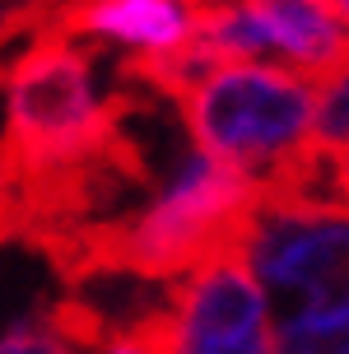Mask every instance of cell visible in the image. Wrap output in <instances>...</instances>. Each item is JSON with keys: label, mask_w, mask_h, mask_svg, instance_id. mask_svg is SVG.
<instances>
[{"label": "cell", "mask_w": 349, "mask_h": 354, "mask_svg": "<svg viewBox=\"0 0 349 354\" xmlns=\"http://www.w3.org/2000/svg\"><path fill=\"white\" fill-rule=\"evenodd\" d=\"M261 219V177L196 149L182 159L168 187L107 224L70 238L47 261L70 289L93 280H173L224 252L252 248Z\"/></svg>", "instance_id": "cell-1"}, {"label": "cell", "mask_w": 349, "mask_h": 354, "mask_svg": "<svg viewBox=\"0 0 349 354\" xmlns=\"http://www.w3.org/2000/svg\"><path fill=\"white\" fill-rule=\"evenodd\" d=\"M93 47L66 33H37L5 71V192L88 173L98 163L140 154L131 98L98 93Z\"/></svg>", "instance_id": "cell-2"}, {"label": "cell", "mask_w": 349, "mask_h": 354, "mask_svg": "<svg viewBox=\"0 0 349 354\" xmlns=\"http://www.w3.org/2000/svg\"><path fill=\"white\" fill-rule=\"evenodd\" d=\"M317 107L321 93L294 71L243 61L209 75L182 103V117L196 149L265 177L312 145Z\"/></svg>", "instance_id": "cell-3"}, {"label": "cell", "mask_w": 349, "mask_h": 354, "mask_svg": "<svg viewBox=\"0 0 349 354\" xmlns=\"http://www.w3.org/2000/svg\"><path fill=\"white\" fill-rule=\"evenodd\" d=\"M247 252L279 336L349 322V205L261 201Z\"/></svg>", "instance_id": "cell-4"}, {"label": "cell", "mask_w": 349, "mask_h": 354, "mask_svg": "<svg viewBox=\"0 0 349 354\" xmlns=\"http://www.w3.org/2000/svg\"><path fill=\"white\" fill-rule=\"evenodd\" d=\"M131 331L144 354H279L247 248L168 284V294L149 303Z\"/></svg>", "instance_id": "cell-5"}, {"label": "cell", "mask_w": 349, "mask_h": 354, "mask_svg": "<svg viewBox=\"0 0 349 354\" xmlns=\"http://www.w3.org/2000/svg\"><path fill=\"white\" fill-rule=\"evenodd\" d=\"M275 37L284 66L308 84H335L349 71V24L326 0H243Z\"/></svg>", "instance_id": "cell-6"}, {"label": "cell", "mask_w": 349, "mask_h": 354, "mask_svg": "<svg viewBox=\"0 0 349 354\" xmlns=\"http://www.w3.org/2000/svg\"><path fill=\"white\" fill-rule=\"evenodd\" d=\"M321 149H340L349 145V71L335 84L321 88V107H317V136Z\"/></svg>", "instance_id": "cell-7"}, {"label": "cell", "mask_w": 349, "mask_h": 354, "mask_svg": "<svg viewBox=\"0 0 349 354\" xmlns=\"http://www.w3.org/2000/svg\"><path fill=\"white\" fill-rule=\"evenodd\" d=\"M0 354H70V340L56 336L52 326H47V317H42V308H37V313H28V317H19L10 326Z\"/></svg>", "instance_id": "cell-8"}, {"label": "cell", "mask_w": 349, "mask_h": 354, "mask_svg": "<svg viewBox=\"0 0 349 354\" xmlns=\"http://www.w3.org/2000/svg\"><path fill=\"white\" fill-rule=\"evenodd\" d=\"M279 354H349V322L317 326V331H289V336H279Z\"/></svg>", "instance_id": "cell-9"}, {"label": "cell", "mask_w": 349, "mask_h": 354, "mask_svg": "<svg viewBox=\"0 0 349 354\" xmlns=\"http://www.w3.org/2000/svg\"><path fill=\"white\" fill-rule=\"evenodd\" d=\"M326 163H331V187H335V196L349 205V145L326 149Z\"/></svg>", "instance_id": "cell-10"}, {"label": "cell", "mask_w": 349, "mask_h": 354, "mask_svg": "<svg viewBox=\"0 0 349 354\" xmlns=\"http://www.w3.org/2000/svg\"><path fill=\"white\" fill-rule=\"evenodd\" d=\"M326 5H331L335 15H340V19H345V24H349V0H326Z\"/></svg>", "instance_id": "cell-11"}]
</instances>
